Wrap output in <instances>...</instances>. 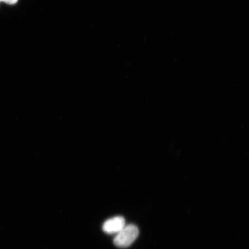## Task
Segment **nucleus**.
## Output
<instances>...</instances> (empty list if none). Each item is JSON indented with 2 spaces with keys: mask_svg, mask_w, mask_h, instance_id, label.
<instances>
[{
  "mask_svg": "<svg viewBox=\"0 0 249 249\" xmlns=\"http://www.w3.org/2000/svg\"><path fill=\"white\" fill-rule=\"evenodd\" d=\"M139 233V229L135 225H126L117 233L114 239V244L119 248L129 247L138 238Z\"/></svg>",
  "mask_w": 249,
  "mask_h": 249,
  "instance_id": "1",
  "label": "nucleus"
},
{
  "mask_svg": "<svg viewBox=\"0 0 249 249\" xmlns=\"http://www.w3.org/2000/svg\"><path fill=\"white\" fill-rule=\"evenodd\" d=\"M18 1V0H0V2H3L9 5H14Z\"/></svg>",
  "mask_w": 249,
  "mask_h": 249,
  "instance_id": "3",
  "label": "nucleus"
},
{
  "mask_svg": "<svg viewBox=\"0 0 249 249\" xmlns=\"http://www.w3.org/2000/svg\"><path fill=\"white\" fill-rule=\"evenodd\" d=\"M125 226V219L123 217L117 216L106 221L102 229L107 234H117Z\"/></svg>",
  "mask_w": 249,
  "mask_h": 249,
  "instance_id": "2",
  "label": "nucleus"
}]
</instances>
